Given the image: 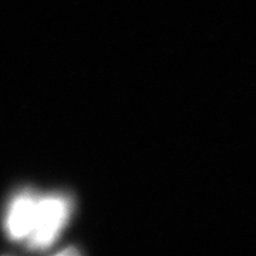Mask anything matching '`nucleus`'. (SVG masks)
Masks as SVG:
<instances>
[{
    "instance_id": "obj_1",
    "label": "nucleus",
    "mask_w": 256,
    "mask_h": 256,
    "mask_svg": "<svg viewBox=\"0 0 256 256\" xmlns=\"http://www.w3.org/2000/svg\"><path fill=\"white\" fill-rule=\"evenodd\" d=\"M68 212L70 205L63 196L37 198L33 225L28 236V245L38 249L52 245L67 220Z\"/></svg>"
},
{
    "instance_id": "obj_2",
    "label": "nucleus",
    "mask_w": 256,
    "mask_h": 256,
    "mask_svg": "<svg viewBox=\"0 0 256 256\" xmlns=\"http://www.w3.org/2000/svg\"><path fill=\"white\" fill-rule=\"evenodd\" d=\"M36 202L37 198L32 194H22L10 205L6 228L13 239H24L28 236L33 225Z\"/></svg>"
}]
</instances>
